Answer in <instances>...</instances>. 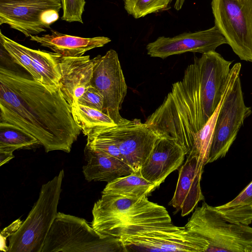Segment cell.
I'll return each mask as SVG.
<instances>
[{
	"mask_svg": "<svg viewBox=\"0 0 252 252\" xmlns=\"http://www.w3.org/2000/svg\"><path fill=\"white\" fill-rule=\"evenodd\" d=\"M252 113L244 102L240 75L232 83L220 107L208 163L224 157L244 121Z\"/></svg>",
	"mask_w": 252,
	"mask_h": 252,
	"instance_id": "9c48e42d",
	"label": "cell"
},
{
	"mask_svg": "<svg viewBox=\"0 0 252 252\" xmlns=\"http://www.w3.org/2000/svg\"><path fill=\"white\" fill-rule=\"evenodd\" d=\"M63 9L61 19L68 22H78L83 24L82 14L85 0H60Z\"/></svg>",
	"mask_w": 252,
	"mask_h": 252,
	"instance_id": "484cf974",
	"label": "cell"
},
{
	"mask_svg": "<svg viewBox=\"0 0 252 252\" xmlns=\"http://www.w3.org/2000/svg\"><path fill=\"white\" fill-rule=\"evenodd\" d=\"M185 156L183 148L174 140L159 137L142 164L140 173L158 187L183 164Z\"/></svg>",
	"mask_w": 252,
	"mask_h": 252,
	"instance_id": "5bb4252c",
	"label": "cell"
},
{
	"mask_svg": "<svg viewBox=\"0 0 252 252\" xmlns=\"http://www.w3.org/2000/svg\"><path fill=\"white\" fill-rule=\"evenodd\" d=\"M157 188L156 185L144 178L140 171H133L129 175L108 183L102 194H113L140 199L147 197Z\"/></svg>",
	"mask_w": 252,
	"mask_h": 252,
	"instance_id": "d6986e66",
	"label": "cell"
},
{
	"mask_svg": "<svg viewBox=\"0 0 252 252\" xmlns=\"http://www.w3.org/2000/svg\"><path fill=\"white\" fill-rule=\"evenodd\" d=\"M185 227L202 240L205 252H252V227L227 221L205 201L195 209Z\"/></svg>",
	"mask_w": 252,
	"mask_h": 252,
	"instance_id": "3957f363",
	"label": "cell"
},
{
	"mask_svg": "<svg viewBox=\"0 0 252 252\" xmlns=\"http://www.w3.org/2000/svg\"><path fill=\"white\" fill-rule=\"evenodd\" d=\"M173 0H124L127 13L134 18L168 10Z\"/></svg>",
	"mask_w": 252,
	"mask_h": 252,
	"instance_id": "cb8c5ba5",
	"label": "cell"
},
{
	"mask_svg": "<svg viewBox=\"0 0 252 252\" xmlns=\"http://www.w3.org/2000/svg\"><path fill=\"white\" fill-rule=\"evenodd\" d=\"M94 69L91 85L96 88L103 98L102 112L118 125L128 120L120 113L127 93V87L116 51L110 49L103 55L93 59Z\"/></svg>",
	"mask_w": 252,
	"mask_h": 252,
	"instance_id": "30bf717a",
	"label": "cell"
},
{
	"mask_svg": "<svg viewBox=\"0 0 252 252\" xmlns=\"http://www.w3.org/2000/svg\"><path fill=\"white\" fill-rule=\"evenodd\" d=\"M61 78L59 89L71 106L91 85L94 62L90 56L65 57L60 59Z\"/></svg>",
	"mask_w": 252,
	"mask_h": 252,
	"instance_id": "9a60e30c",
	"label": "cell"
},
{
	"mask_svg": "<svg viewBox=\"0 0 252 252\" xmlns=\"http://www.w3.org/2000/svg\"><path fill=\"white\" fill-rule=\"evenodd\" d=\"M216 26L234 52L252 62V0H212Z\"/></svg>",
	"mask_w": 252,
	"mask_h": 252,
	"instance_id": "8992f818",
	"label": "cell"
},
{
	"mask_svg": "<svg viewBox=\"0 0 252 252\" xmlns=\"http://www.w3.org/2000/svg\"><path fill=\"white\" fill-rule=\"evenodd\" d=\"M61 8L60 0H0V25L30 37L49 29Z\"/></svg>",
	"mask_w": 252,
	"mask_h": 252,
	"instance_id": "52a82bcc",
	"label": "cell"
},
{
	"mask_svg": "<svg viewBox=\"0 0 252 252\" xmlns=\"http://www.w3.org/2000/svg\"><path fill=\"white\" fill-rule=\"evenodd\" d=\"M227 44L219 29L214 26L204 31L184 32L172 37L160 36L146 46L147 54L152 57L164 59L186 52L202 54L215 51L219 46Z\"/></svg>",
	"mask_w": 252,
	"mask_h": 252,
	"instance_id": "7c38bea8",
	"label": "cell"
},
{
	"mask_svg": "<svg viewBox=\"0 0 252 252\" xmlns=\"http://www.w3.org/2000/svg\"><path fill=\"white\" fill-rule=\"evenodd\" d=\"M126 252H205L202 240L189 233L185 227L172 223L149 227L136 233L120 236Z\"/></svg>",
	"mask_w": 252,
	"mask_h": 252,
	"instance_id": "ba28073f",
	"label": "cell"
},
{
	"mask_svg": "<svg viewBox=\"0 0 252 252\" xmlns=\"http://www.w3.org/2000/svg\"><path fill=\"white\" fill-rule=\"evenodd\" d=\"M0 44L13 62L25 68L31 77L39 82L41 80L35 72L32 60L25 49V46L7 37L0 32Z\"/></svg>",
	"mask_w": 252,
	"mask_h": 252,
	"instance_id": "603a6c76",
	"label": "cell"
},
{
	"mask_svg": "<svg viewBox=\"0 0 252 252\" xmlns=\"http://www.w3.org/2000/svg\"><path fill=\"white\" fill-rule=\"evenodd\" d=\"M64 170L43 184L38 199L27 218L9 238L8 252H41L57 215Z\"/></svg>",
	"mask_w": 252,
	"mask_h": 252,
	"instance_id": "277c9868",
	"label": "cell"
},
{
	"mask_svg": "<svg viewBox=\"0 0 252 252\" xmlns=\"http://www.w3.org/2000/svg\"><path fill=\"white\" fill-rule=\"evenodd\" d=\"M40 144L34 136L15 125L0 123V150L13 152Z\"/></svg>",
	"mask_w": 252,
	"mask_h": 252,
	"instance_id": "7402d4cb",
	"label": "cell"
},
{
	"mask_svg": "<svg viewBox=\"0 0 252 252\" xmlns=\"http://www.w3.org/2000/svg\"><path fill=\"white\" fill-rule=\"evenodd\" d=\"M228 221L249 225L252 222V181L233 200L215 207Z\"/></svg>",
	"mask_w": 252,
	"mask_h": 252,
	"instance_id": "ffe728a7",
	"label": "cell"
},
{
	"mask_svg": "<svg viewBox=\"0 0 252 252\" xmlns=\"http://www.w3.org/2000/svg\"><path fill=\"white\" fill-rule=\"evenodd\" d=\"M77 104L102 111L103 98L100 93L96 88L90 85L78 99Z\"/></svg>",
	"mask_w": 252,
	"mask_h": 252,
	"instance_id": "4316f807",
	"label": "cell"
},
{
	"mask_svg": "<svg viewBox=\"0 0 252 252\" xmlns=\"http://www.w3.org/2000/svg\"><path fill=\"white\" fill-rule=\"evenodd\" d=\"M84 155L87 163L82 167L83 173L88 182L109 183L134 171L126 162L102 151L86 146Z\"/></svg>",
	"mask_w": 252,
	"mask_h": 252,
	"instance_id": "e0dca14e",
	"label": "cell"
},
{
	"mask_svg": "<svg viewBox=\"0 0 252 252\" xmlns=\"http://www.w3.org/2000/svg\"><path fill=\"white\" fill-rule=\"evenodd\" d=\"M91 133H101L113 138L125 161L135 172L140 171L159 138L148 125L137 119L128 120L123 124Z\"/></svg>",
	"mask_w": 252,
	"mask_h": 252,
	"instance_id": "8fae6325",
	"label": "cell"
},
{
	"mask_svg": "<svg viewBox=\"0 0 252 252\" xmlns=\"http://www.w3.org/2000/svg\"><path fill=\"white\" fill-rule=\"evenodd\" d=\"M14 158L12 152L0 150V166H1Z\"/></svg>",
	"mask_w": 252,
	"mask_h": 252,
	"instance_id": "83f0119b",
	"label": "cell"
},
{
	"mask_svg": "<svg viewBox=\"0 0 252 252\" xmlns=\"http://www.w3.org/2000/svg\"><path fill=\"white\" fill-rule=\"evenodd\" d=\"M71 112L76 124L86 136L96 130L117 125L102 111L87 106L73 105Z\"/></svg>",
	"mask_w": 252,
	"mask_h": 252,
	"instance_id": "44dd1931",
	"label": "cell"
},
{
	"mask_svg": "<svg viewBox=\"0 0 252 252\" xmlns=\"http://www.w3.org/2000/svg\"><path fill=\"white\" fill-rule=\"evenodd\" d=\"M30 40L65 57L82 56L86 52L103 47L111 41L105 36L85 38L61 33L52 30L51 34L31 35Z\"/></svg>",
	"mask_w": 252,
	"mask_h": 252,
	"instance_id": "2e32d148",
	"label": "cell"
},
{
	"mask_svg": "<svg viewBox=\"0 0 252 252\" xmlns=\"http://www.w3.org/2000/svg\"><path fill=\"white\" fill-rule=\"evenodd\" d=\"M126 252L119 238L104 237L84 219L59 212L41 252Z\"/></svg>",
	"mask_w": 252,
	"mask_h": 252,
	"instance_id": "5b68a950",
	"label": "cell"
},
{
	"mask_svg": "<svg viewBox=\"0 0 252 252\" xmlns=\"http://www.w3.org/2000/svg\"><path fill=\"white\" fill-rule=\"evenodd\" d=\"M0 123L22 128L46 153H69L82 131L60 89L51 90L20 72L0 67Z\"/></svg>",
	"mask_w": 252,
	"mask_h": 252,
	"instance_id": "7a4b0ae2",
	"label": "cell"
},
{
	"mask_svg": "<svg viewBox=\"0 0 252 252\" xmlns=\"http://www.w3.org/2000/svg\"><path fill=\"white\" fill-rule=\"evenodd\" d=\"M86 146L91 149L102 151L127 163L115 140L109 136L91 133L87 135Z\"/></svg>",
	"mask_w": 252,
	"mask_h": 252,
	"instance_id": "d4e9b609",
	"label": "cell"
},
{
	"mask_svg": "<svg viewBox=\"0 0 252 252\" xmlns=\"http://www.w3.org/2000/svg\"><path fill=\"white\" fill-rule=\"evenodd\" d=\"M184 1L185 0H176L174 8L177 10L181 9Z\"/></svg>",
	"mask_w": 252,
	"mask_h": 252,
	"instance_id": "f1b7e54d",
	"label": "cell"
},
{
	"mask_svg": "<svg viewBox=\"0 0 252 252\" xmlns=\"http://www.w3.org/2000/svg\"><path fill=\"white\" fill-rule=\"evenodd\" d=\"M25 49L32 60L34 70L40 78V83L51 90L59 89L61 78L60 59L62 55L26 46Z\"/></svg>",
	"mask_w": 252,
	"mask_h": 252,
	"instance_id": "ac0fdd59",
	"label": "cell"
},
{
	"mask_svg": "<svg viewBox=\"0 0 252 252\" xmlns=\"http://www.w3.org/2000/svg\"><path fill=\"white\" fill-rule=\"evenodd\" d=\"M232 62L217 52L194 57L182 80L172 85L145 123L159 137L174 140L190 152L194 138L217 110L230 81Z\"/></svg>",
	"mask_w": 252,
	"mask_h": 252,
	"instance_id": "6da1fadb",
	"label": "cell"
},
{
	"mask_svg": "<svg viewBox=\"0 0 252 252\" xmlns=\"http://www.w3.org/2000/svg\"><path fill=\"white\" fill-rule=\"evenodd\" d=\"M179 170L176 189L169 204L184 217L191 213L201 201H204L200 182L205 166L196 156L189 154Z\"/></svg>",
	"mask_w": 252,
	"mask_h": 252,
	"instance_id": "4fadbf2b",
	"label": "cell"
}]
</instances>
